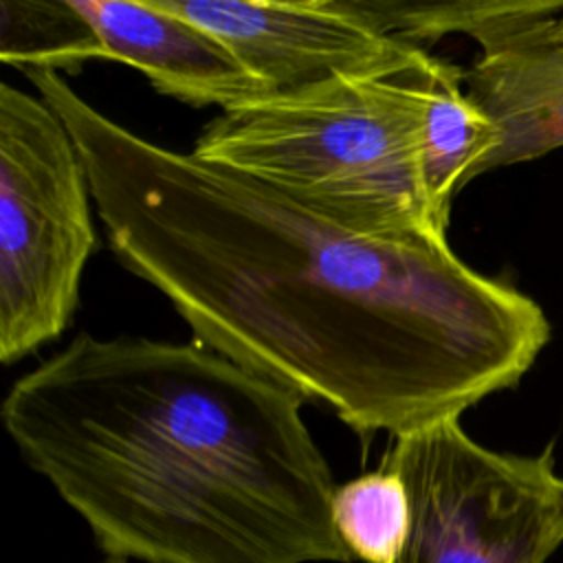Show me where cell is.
Listing matches in <instances>:
<instances>
[{"mask_svg": "<svg viewBox=\"0 0 563 563\" xmlns=\"http://www.w3.org/2000/svg\"><path fill=\"white\" fill-rule=\"evenodd\" d=\"M303 398L200 343L77 334L4 429L108 559L350 563Z\"/></svg>", "mask_w": 563, "mask_h": 563, "instance_id": "obj_2", "label": "cell"}, {"mask_svg": "<svg viewBox=\"0 0 563 563\" xmlns=\"http://www.w3.org/2000/svg\"><path fill=\"white\" fill-rule=\"evenodd\" d=\"M24 75L66 125L121 266L196 343L328 407L356 435L455 420L517 385L548 343L541 306L449 242L343 229L123 128L62 73Z\"/></svg>", "mask_w": 563, "mask_h": 563, "instance_id": "obj_1", "label": "cell"}, {"mask_svg": "<svg viewBox=\"0 0 563 563\" xmlns=\"http://www.w3.org/2000/svg\"><path fill=\"white\" fill-rule=\"evenodd\" d=\"M332 523L363 563H398L411 530V499L398 471L380 464L334 488Z\"/></svg>", "mask_w": 563, "mask_h": 563, "instance_id": "obj_11", "label": "cell"}, {"mask_svg": "<svg viewBox=\"0 0 563 563\" xmlns=\"http://www.w3.org/2000/svg\"><path fill=\"white\" fill-rule=\"evenodd\" d=\"M266 92L213 117L191 154L330 222L394 242H449L424 178L429 64Z\"/></svg>", "mask_w": 563, "mask_h": 563, "instance_id": "obj_3", "label": "cell"}, {"mask_svg": "<svg viewBox=\"0 0 563 563\" xmlns=\"http://www.w3.org/2000/svg\"><path fill=\"white\" fill-rule=\"evenodd\" d=\"M534 26L541 37L563 44V2H543Z\"/></svg>", "mask_w": 563, "mask_h": 563, "instance_id": "obj_12", "label": "cell"}, {"mask_svg": "<svg viewBox=\"0 0 563 563\" xmlns=\"http://www.w3.org/2000/svg\"><path fill=\"white\" fill-rule=\"evenodd\" d=\"M499 134L464 88V70L431 57L424 117V178L435 213L449 224L451 202L497 150Z\"/></svg>", "mask_w": 563, "mask_h": 563, "instance_id": "obj_9", "label": "cell"}, {"mask_svg": "<svg viewBox=\"0 0 563 563\" xmlns=\"http://www.w3.org/2000/svg\"><path fill=\"white\" fill-rule=\"evenodd\" d=\"M75 4L92 24L106 59L139 68L161 95L194 108L229 110L268 92L216 35L154 0Z\"/></svg>", "mask_w": 563, "mask_h": 563, "instance_id": "obj_8", "label": "cell"}, {"mask_svg": "<svg viewBox=\"0 0 563 563\" xmlns=\"http://www.w3.org/2000/svg\"><path fill=\"white\" fill-rule=\"evenodd\" d=\"M0 57L22 70L77 73L106 59L103 46L75 0H2Z\"/></svg>", "mask_w": 563, "mask_h": 563, "instance_id": "obj_10", "label": "cell"}, {"mask_svg": "<svg viewBox=\"0 0 563 563\" xmlns=\"http://www.w3.org/2000/svg\"><path fill=\"white\" fill-rule=\"evenodd\" d=\"M106 563H125V561H121V559H108Z\"/></svg>", "mask_w": 563, "mask_h": 563, "instance_id": "obj_13", "label": "cell"}, {"mask_svg": "<svg viewBox=\"0 0 563 563\" xmlns=\"http://www.w3.org/2000/svg\"><path fill=\"white\" fill-rule=\"evenodd\" d=\"M84 161L42 99L0 86V361L57 339L97 246Z\"/></svg>", "mask_w": 563, "mask_h": 563, "instance_id": "obj_4", "label": "cell"}, {"mask_svg": "<svg viewBox=\"0 0 563 563\" xmlns=\"http://www.w3.org/2000/svg\"><path fill=\"white\" fill-rule=\"evenodd\" d=\"M543 2L385 4V24L422 46L449 33L473 37L482 53L464 70V88L499 134L484 174L563 147V44L537 33Z\"/></svg>", "mask_w": 563, "mask_h": 563, "instance_id": "obj_6", "label": "cell"}, {"mask_svg": "<svg viewBox=\"0 0 563 563\" xmlns=\"http://www.w3.org/2000/svg\"><path fill=\"white\" fill-rule=\"evenodd\" d=\"M154 2L216 35L268 92L405 68L422 51L383 31L356 0Z\"/></svg>", "mask_w": 563, "mask_h": 563, "instance_id": "obj_7", "label": "cell"}, {"mask_svg": "<svg viewBox=\"0 0 563 563\" xmlns=\"http://www.w3.org/2000/svg\"><path fill=\"white\" fill-rule=\"evenodd\" d=\"M411 499L398 563H548L563 543L554 444L537 455L475 442L460 418L394 438L383 455Z\"/></svg>", "mask_w": 563, "mask_h": 563, "instance_id": "obj_5", "label": "cell"}]
</instances>
